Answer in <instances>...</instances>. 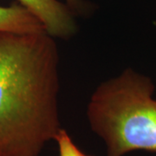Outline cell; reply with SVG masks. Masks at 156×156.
Returning <instances> with one entry per match:
<instances>
[{
    "label": "cell",
    "mask_w": 156,
    "mask_h": 156,
    "mask_svg": "<svg viewBox=\"0 0 156 156\" xmlns=\"http://www.w3.org/2000/svg\"><path fill=\"white\" fill-rule=\"evenodd\" d=\"M59 89L56 38L0 34V156H38L54 140Z\"/></svg>",
    "instance_id": "cell-1"
},
{
    "label": "cell",
    "mask_w": 156,
    "mask_h": 156,
    "mask_svg": "<svg viewBox=\"0 0 156 156\" xmlns=\"http://www.w3.org/2000/svg\"><path fill=\"white\" fill-rule=\"evenodd\" d=\"M149 76L132 68L100 83L89 98L87 119L106 145L107 156L134 151L156 154V100Z\"/></svg>",
    "instance_id": "cell-2"
},
{
    "label": "cell",
    "mask_w": 156,
    "mask_h": 156,
    "mask_svg": "<svg viewBox=\"0 0 156 156\" xmlns=\"http://www.w3.org/2000/svg\"><path fill=\"white\" fill-rule=\"evenodd\" d=\"M38 18L46 32L54 38H72L77 33L76 14L59 0H17Z\"/></svg>",
    "instance_id": "cell-3"
},
{
    "label": "cell",
    "mask_w": 156,
    "mask_h": 156,
    "mask_svg": "<svg viewBox=\"0 0 156 156\" xmlns=\"http://www.w3.org/2000/svg\"><path fill=\"white\" fill-rule=\"evenodd\" d=\"M46 31L37 17L19 3L0 5V34H32Z\"/></svg>",
    "instance_id": "cell-4"
},
{
    "label": "cell",
    "mask_w": 156,
    "mask_h": 156,
    "mask_svg": "<svg viewBox=\"0 0 156 156\" xmlns=\"http://www.w3.org/2000/svg\"><path fill=\"white\" fill-rule=\"evenodd\" d=\"M54 140L57 144L59 156H91L81 150L63 128L58 131Z\"/></svg>",
    "instance_id": "cell-5"
},
{
    "label": "cell",
    "mask_w": 156,
    "mask_h": 156,
    "mask_svg": "<svg viewBox=\"0 0 156 156\" xmlns=\"http://www.w3.org/2000/svg\"><path fill=\"white\" fill-rule=\"evenodd\" d=\"M65 3L76 16H89L94 11V5L87 0H65Z\"/></svg>",
    "instance_id": "cell-6"
}]
</instances>
